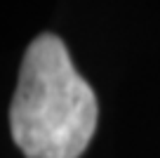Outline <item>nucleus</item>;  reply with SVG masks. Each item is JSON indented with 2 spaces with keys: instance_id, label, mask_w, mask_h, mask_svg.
Returning a JSON list of instances; mask_svg holds the SVG:
<instances>
[{
  "instance_id": "f257e3e1",
  "label": "nucleus",
  "mask_w": 160,
  "mask_h": 158,
  "mask_svg": "<svg viewBox=\"0 0 160 158\" xmlns=\"http://www.w3.org/2000/svg\"><path fill=\"white\" fill-rule=\"evenodd\" d=\"M97 94L64 40L42 33L26 47L10 106L12 139L26 158H78L97 130Z\"/></svg>"
}]
</instances>
